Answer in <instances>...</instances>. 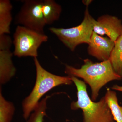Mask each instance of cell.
<instances>
[{
	"instance_id": "obj_1",
	"label": "cell",
	"mask_w": 122,
	"mask_h": 122,
	"mask_svg": "<svg viewBox=\"0 0 122 122\" xmlns=\"http://www.w3.org/2000/svg\"><path fill=\"white\" fill-rule=\"evenodd\" d=\"M65 73L68 76L83 79L91 89L92 100L97 98L102 87L114 80H120L122 77L115 73L109 60L99 63H94L88 59L84 60V64L80 69L66 65Z\"/></svg>"
},
{
	"instance_id": "obj_2",
	"label": "cell",
	"mask_w": 122,
	"mask_h": 122,
	"mask_svg": "<svg viewBox=\"0 0 122 122\" xmlns=\"http://www.w3.org/2000/svg\"><path fill=\"white\" fill-rule=\"evenodd\" d=\"M77 89V100L71 105L73 110L81 109L83 112V122H112L114 121L111 110L103 96L97 102L90 98L87 86L84 81L72 76Z\"/></svg>"
},
{
	"instance_id": "obj_3",
	"label": "cell",
	"mask_w": 122,
	"mask_h": 122,
	"mask_svg": "<svg viewBox=\"0 0 122 122\" xmlns=\"http://www.w3.org/2000/svg\"><path fill=\"white\" fill-rule=\"evenodd\" d=\"M36 69V80L30 94L22 103L23 117L27 120L34 110L39 100L44 95L54 87L61 85H70L73 83L70 76H61L50 73L41 65L37 58L34 59Z\"/></svg>"
},
{
	"instance_id": "obj_4",
	"label": "cell",
	"mask_w": 122,
	"mask_h": 122,
	"mask_svg": "<svg viewBox=\"0 0 122 122\" xmlns=\"http://www.w3.org/2000/svg\"><path fill=\"white\" fill-rule=\"evenodd\" d=\"M93 18L87 7L84 19L79 25L69 28L51 27L49 30L70 50L73 51L79 45L89 44L93 32Z\"/></svg>"
},
{
	"instance_id": "obj_5",
	"label": "cell",
	"mask_w": 122,
	"mask_h": 122,
	"mask_svg": "<svg viewBox=\"0 0 122 122\" xmlns=\"http://www.w3.org/2000/svg\"><path fill=\"white\" fill-rule=\"evenodd\" d=\"M13 54L18 57L37 58L38 50L42 43L48 41L45 33L39 32L18 25L13 34Z\"/></svg>"
},
{
	"instance_id": "obj_6",
	"label": "cell",
	"mask_w": 122,
	"mask_h": 122,
	"mask_svg": "<svg viewBox=\"0 0 122 122\" xmlns=\"http://www.w3.org/2000/svg\"><path fill=\"white\" fill-rule=\"evenodd\" d=\"M42 0H25L15 18V23L39 32L44 33L46 25L41 10Z\"/></svg>"
},
{
	"instance_id": "obj_7",
	"label": "cell",
	"mask_w": 122,
	"mask_h": 122,
	"mask_svg": "<svg viewBox=\"0 0 122 122\" xmlns=\"http://www.w3.org/2000/svg\"><path fill=\"white\" fill-rule=\"evenodd\" d=\"M12 43L8 35H0V80L1 84L9 81L16 73L12 60L13 53L10 50Z\"/></svg>"
},
{
	"instance_id": "obj_8",
	"label": "cell",
	"mask_w": 122,
	"mask_h": 122,
	"mask_svg": "<svg viewBox=\"0 0 122 122\" xmlns=\"http://www.w3.org/2000/svg\"><path fill=\"white\" fill-rule=\"evenodd\" d=\"M93 32L99 35H107L113 41L122 35V20L116 17L103 15L97 20L93 18Z\"/></svg>"
},
{
	"instance_id": "obj_9",
	"label": "cell",
	"mask_w": 122,
	"mask_h": 122,
	"mask_svg": "<svg viewBox=\"0 0 122 122\" xmlns=\"http://www.w3.org/2000/svg\"><path fill=\"white\" fill-rule=\"evenodd\" d=\"M88 44L89 54L103 61L109 60L115 42L108 37L101 36L93 32Z\"/></svg>"
},
{
	"instance_id": "obj_10",
	"label": "cell",
	"mask_w": 122,
	"mask_h": 122,
	"mask_svg": "<svg viewBox=\"0 0 122 122\" xmlns=\"http://www.w3.org/2000/svg\"><path fill=\"white\" fill-rule=\"evenodd\" d=\"M12 5L9 0H0V35L9 34L12 21Z\"/></svg>"
},
{
	"instance_id": "obj_11",
	"label": "cell",
	"mask_w": 122,
	"mask_h": 122,
	"mask_svg": "<svg viewBox=\"0 0 122 122\" xmlns=\"http://www.w3.org/2000/svg\"><path fill=\"white\" fill-rule=\"evenodd\" d=\"M41 10L46 25H51L59 19L62 8L53 0H44L42 1Z\"/></svg>"
},
{
	"instance_id": "obj_12",
	"label": "cell",
	"mask_w": 122,
	"mask_h": 122,
	"mask_svg": "<svg viewBox=\"0 0 122 122\" xmlns=\"http://www.w3.org/2000/svg\"><path fill=\"white\" fill-rule=\"evenodd\" d=\"M109 60L115 73L122 77V35L115 42Z\"/></svg>"
},
{
	"instance_id": "obj_13",
	"label": "cell",
	"mask_w": 122,
	"mask_h": 122,
	"mask_svg": "<svg viewBox=\"0 0 122 122\" xmlns=\"http://www.w3.org/2000/svg\"><path fill=\"white\" fill-rule=\"evenodd\" d=\"M104 97L111 110L114 120L116 122H122V106L119 104L116 93L107 89Z\"/></svg>"
},
{
	"instance_id": "obj_14",
	"label": "cell",
	"mask_w": 122,
	"mask_h": 122,
	"mask_svg": "<svg viewBox=\"0 0 122 122\" xmlns=\"http://www.w3.org/2000/svg\"><path fill=\"white\" fill-rule=\"evenodd\" d=\"M0 92V122H11L14 113V107L12 103L5 100L1 90Z\"/></svg>"
},
{
	"instance_id": "obj_15",
	"label": "cell",
	"mask_w": 122,
	"mask_h": 122,
	"mask_svg": "<svg viewBox=\"0 0 122 122\" xmlns=\"http://www.w3.org/2000/svg\"><path fill=\"white\" fill-rule=\"evenodd\" d=\"M49 97V96H46L39 102L30 116L28 122H43L44 116L46 115V101Z\"/></svg>"
},
{
	"instance_id": "obj_16",
	"label": "cell",
	"mask_w": 122,
	"mask_h": 122,
	"mask_svg": "<svg viewBox=\"0 0 122 122\" xmlns=\"http://www.w3.org/2000/svg\"><path fill=\"white\" fill-rule=\"evenodd\" d=\"M111 89L113 90L120 91L122 93V86L117 85H114L111 87Z\"/></svg>"
},
{
	"instance_id": "obj_17",
	"label": "cell",
	"mask_w": 122,
	"mask_h": 122,
	"mask_svg": "<svg viewBox=\"0 0 122 122\" xmlns=\"http://www.w3.org/2000/svg\"><path fill=\"white\" fill-rule=\"evenodd\" d=\"M92 1V0H84L83 1V2L84 4L86 5V7H88V5L90 4Z\"/></svg>"
},
{
	"instance_id": "obj_18",
	"label": "cell",
	"mask_w": 122,
	"mask_h": 122,
	"mask_svg": "<svg viewBox=\"0 0 122 122\" xmlns=\"http://www.w3.org/2000/svg\"><path fill=\"white\" fill-rule=\"evenodd\" d=\"M115 122V121H113V122Z\"/></svg>"
}]
</instances>
